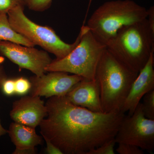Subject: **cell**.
<instances>
[{
  "label": "cell",
  "instance_id": "6da1fadb",
  "mask_svg": "<svg viewBox=\"0 0 154 154\" xmlns=\"http://www.w3.org/2000/svg\"><path fill=\"white\" fill-rule=\"evenodd\" d=\"M45 105L47 115L39 124L40 134L63 154H87L114 138L125 115L121 111L94 112L65 96L50 97Z\"/></svg>",
  "mask_w": 154,
  "mask_h": 154
},
{
  "label": "cell",
  "instance_id": "7a4b0ae2",
  "mask_svg": "<svg viewBox=\"0 0 154 154\" xmlns=\"http://www.w3.org/2000/svg\"><path fill=\"white\" fill-rule=\"evenodd\" d=\"M106 45L116 59L139 73L154 52V31L146 18L121 28Z\"/></svg>",
  "mask_w": 154,
  "mask_h": 154
},
{
  "label": "cell",
  "instance_id": "3957f363",
  "mask_svg": "<svg viewBox=\"0 0 154 154\" xmlns=\"http://www.w3.org/2000/svg\"><path fill=\"white\" fill-rule=\"evenodd\" d=\"M138 74V73L131 70L116 59L106 48L96 73L104 113L121 111Z\"/></svg>",
  "mask_w": 154,
  "mask_h": 154
},
{
  "label": "cell",
  "instance_id": "277c9868",
  "mask_svg": "<svg viewBox=\"0 0 154 154\" xmlns=\"http://www.w3.org/2000/svg\"><path fill=\"white\" fill-rule=\"evenodd\" d=\"M147 10L131 0L106 2L88 19L87 26L97 40L106 45L125 26L147 17Z\"/></svg>",
  "mask_w": 154,
  "mask_h": 154
},
{
  "label": "cell",
  "instance_id": "5b68a950",
  "mask_svg": "<svg viewBox=\"0 0 154 154\" xmlns=\"http://www.w3.org/2000/svg\"><path fill=\"white\" fill-rule=\"evenodd\" d=\"M80 32L81 38L76 47L63 58L52 60L45 72H63L86 79H96V69L106 45L96 39L87 25H83Z\"/></svg>",
  "mask_w": 154,
  "mask_h": 154
},
{
  "label": "cell",
  "instance_id": "8992f818",
  "mask_svg": "<svg viewBox=\"0 0 154 154\" xmlns=\"http://www.w3.org/2000/svg\"><path fill=\"white\" fill-rule=\"evenodd\" d=\"M24 7L17 6L7 14L11 26L17 32L34 45H38L53 54L56 57L55 60L65 57L76 47L81 38L80 31L74 43H67L60 38L52 28L38 25L30 20L24 14Z\"/></svg>",
  "mask_w": 154,
  "mask_h": 154
},
{
  "label": "cell",
  "instance_id": "52a82bcc",
  "mask_svg": "<svg viewBox=\"0 0 154 154\" xmlns=\"http://www.w3.org/2000/svg\"><path fill=\"white\" fill-rule=\"evenodd\" d=\"M114 139L116 143L130 144L143 150H154V119L146 118L140 102L131 115H125Z\"/></svg>",
  "mask_w": 154,
  "mask_h": 154
},
{
  "label": "cell",
  "instance_id": "ba28073f",
  "mask_svg": "<svg viewBox=\"0 0 154 154\" xmlns=\"http://www.w3.org/2000/svg\"><path fill=\"white\" fill-rule=\"evenodd\" d=\"M0 54L22 69L40 76L52 62L46 51L7 41L0 42Z\"/></svg>",
  "mask_w": 154,
  "mask_h": 154
},
{
  "label": "cell",
  "instance_id": "9c48e42d",
  "mask_svg": "<svg viewBox=\"0 0 154 154\" xmlns=\"http://www.w3.org/2000/svg\"><path fill=\"white\" fill-rule=\"evenodd\" d=\"M84 78L78 75H69L65 72H49L47 74L40 76L34 75L30 77V96H44L49 98L53 96H65L72 87Z\"/></svg>",
  "mask_w": 154,
  "mask_h": 154
},
{
  "label": "cell",
  "instance_id": "30bf717a",
  "mask_svg": "<svg viewBox=\"0 0 154 154\" xmlns=\"http://www.w3.org/2000/svg\"><path fill=\"white\" fill-rule=\"evenodd\" d=\"M47 115L45 102L40 97L24 96L14 102L10 116L14 122L36 128Z\"/></svg>",
  "mask_w": 154,
  "mask_h": 154
},
{
  "label": "cell",
  "instance_id": "8fae6325",
  "mask_svg": "<svg viewBox=\"0 0 154 154\" xmlns=\"http://www.w3.org/2000/svg\"><path fill=\"white\" fill-rule=\"evenodd\" d=\"M154 55L152 53L145 66L139 72L134 81L121 109L122 112L131 115L141 99L149 91L154 90Z\"/></svg>",
  "mask_w": 154,
  "mask_h": 154
},
{
  "label": "cell",
  "instance_id": "7c38bea8",
  "mask_svg": "<svg viewBox=\"0 0 154 154\" xmlns=\"http://www.w3.org/2000/svg\"><path fill=\"white\" fill-rule=\"evenodd\" d=\"M72 104L95 112L104 113L100 99V88L96 79H83L76 84L66 95Z\"/></svg>",
  "mask_w": 154,
  "mask_h": 154
},
{
  "label": "cell",
  "instance_id": "4fadbf2b",
  "mask_svg": "<svg viewBox=\"0 0 154 154\" xmlns=\"http://www.w3.org/2000/svg\"><path fill=\"white\" fill-rule=\"evenodd\" d=\"M8 131L16 146L13 154H36V147L43 143V138L36 134L33 128L13 122Z\"/></svg>",
  "mask_w": 154,
  "mask_h": 154
},
{
  "label": "cell",
  "instance_id": "5bb4252c",
  "mask_svg": "<svg viewBox=\"0 0 154 154\" xmlns=\"http://www.w3.org/2000/svg\"><path fill=\"white\" fill-rule=\"evenodd\" d=\"M7 41L34 47V45L14 30L9 22L7 14H0V42Z\"/></svg>",
  "mask_w": 154,
  "mask_h": 154
},
{
  "label": "cell",
  "instance_id": "9a60e30c",
  "mask_svg": "<svg viewBox=\"0 0 154 154\" xmlns=\"http://www.w3.org/2000/svg\"><path fill=\"white\" fill-rule=\"evenodd\" d=\"M143 98L141 103L144 115L149 119H154V90L147 93Z\"/></svg>",
  "mask_w": 154,
  "mask_h": 154
},
{
  "label": "cell",
  "instance_id": "2e32d148",
  "mask_svg": "<svg viewBox=\"0 0 154 154\" xmlns=\"http://www.w3.org/2000/svg\"><path fill=\"white\" fill-rule=\"evenodd\" d=\"M24 6L30 10L37 12H42L50 7L52 0H22Z\"/></svg>",
  "mask_w": 154,
  "mask_h": 154
},
{
  "label": "cell",
  "instance_id": "e0dca14e",
  "mask_svg": "<svg viewBox=\"0 0 154 154\" xmlns=\"http://www.w3.org/2000/svg\"><path fill=\"white\" fill-rule=\"evenodd\" d=\"M15 93L16 95L24 96L29 93L31 88L30 80L21 77L15 79Z\"/></svg>",
  "mask_w": 154,
  "mask_h": 154
},
{
  "label": "cell",
  "instance_id": "ac0fdd59",
  "mask_svg": "<svg viewBox=\"0 0 154 154\" xmlns=\"http://www.w3.org/2000/svg\"><path fill=\"white\" fill-rule=\"evenodd\" d=\"M116 142L114 138L102 144L96 148L89 151L87 154H115Z\"/></svg>",
  "mask_w": 154,
  "mask_h": 154
},
{
  "label": "cell",
  "instance_id": "d6986e66",
  "mask_svg": "<svg viewBox=\"0 0 154 154\" xmlns=\"http://www.w3.org/2000/svg\"><path fill=\"white\" fill-rule=\"evenodd\" d=\"M116 151L119 154H143V150L137 146L125 143H119Z\"/></svg>",
  "mask_w": 154,
  "mask_h": 154
},
{
  "label": "cell",
  "instance_id": "ffe728a7",
  "mask_svg": "<svg viewBox=\"0 0 154 154\" xmlns=\"http://www.w3.org/2000/svg\"><path fill=\"white\" fill-rule=\"evenodd\" d=\"M0 89L3 94L6 96H11L16 95L15 79H9L8 77L4 79Z\"/></svg>",
  "mask_w": 154,
  "mask_h": 154
},
{
  "label": "cell",
  "instance_id": "44dd1931",
  "mask_svg": "<svg viewBox=\"0 0 154 154\" xmlns=\"http://www.w3.org/2000/svg\"><path fill=\"white\" fill-rule=\"evenodd\" d=\"M19 5H24L22 0H0V14H7Z\"/></svg>",
  "mask_w": 154,
  "mask_h": 154
},
{
  "label": "cell",
  "instance_id": "7402d4cb",
  "mask_svg": "<svg viewBox=\"0 0 154 154\" xmlns=\"http://www.w3.org/2000/svg\"><path fill=\"white\" fill-rule=\"evenodd\" d=\"M44 139L46 143V148L45 152L47 154H63L58 148L57 147L47 138L42 137Z\"/></svg>",
  "mask_w": 154,
  "mask_h": 154
},
{
  "label": "cell",
  "instance_id": "603a6c76",
  "mask_svg": "<svg viewBox=\"0 0 154 154\" xmlns=\"http://www.w3.org/2000/svg\"><path fill=\"white\" fill-rule=\"evenodd\" d=\"M7 77L4 67L2 65L0 64V88L3 80ZM8 130L2 126L0 121V139L3 136L7 134L8 133Z\"/></svg>",
  "mask_w": 154,
  "mask_h": 154
},
{
  "label": "cell",
  "instance_id": "cb8c5ba5",
  "mask_svg": "<svg viewBox=\"0 0 154 154\" xmlns=\"http://www.w3.org/2000/svg\"><path fill=\"white\" fill-rule=\"evenodd\" d=\"M148 15L147 19L151 28L154 31V7H151L149 10H147Z\"/></svg>",
  "mask_w": 154,
  "mask_h": 154
}]
</instances>
